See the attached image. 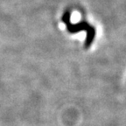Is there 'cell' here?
Listing matches in <instances>:
<instances>
[{"label": "cell", "instance_id": "1", "mask_svg": "<svg viewBox=\"0 0 126 126\" xmlns=\"http://www.w3.org/2000/svg\"><path fill=\"white\" fill-rule=\"evenodd\" d=\"M67 30L70 33H76L81 31H86L87 32V37L84 42V48L89 49V47L92 46L94 42V37H95V29L90 24H89L87 21L81 20L77 24H71L70 22L67 23Z\"/></svg>", "mask_w": 126, "mask_h": 126}, {"label": "cell", "instance_id": "2", "mask_svg": "<svg viewBox=\"0 0 126 126\" xmlns=\"http://www.w3.org/2000/svg\"><path fill=\"white\" fill-rule=\"evenodd\" d=\"M70 18H71V12L70 11H66V12L63 13L62 17H61V21L67 25V23L70 22Z\"/></svg>", "mask_w": 126, "mask_h": 126}]
</instances>
